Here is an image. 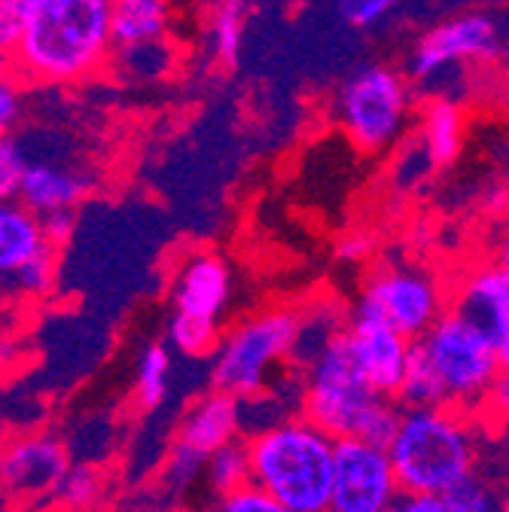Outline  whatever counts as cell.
Wrapping results in <instances>:
<instances>
[{"label":"cell","mask_w":509,"mask_h":512,"mask_svg":"<svg viewBox=\"0 0 509 512\" xmlns=\"http://www.w3.org/2000/svg\"><path fill=\"white\" fill-rule=\"evenodd\" d=\"M299 388L302 415L333 439H369L388 445L403 412L394 397L378 394L363 378L345 336L299 369Z\"/></svg>","instance_id":"277c9868"},{"label":"cell","mask_w":509,"mask_h":512,"mask_svg":"<svg viewBox=\"0 0 509 512\" xmlns=\"http://www.w3.org/2000/svg\"><path fill=\"white\" fill-rule=\"evenodd\" d=\"M89 192H92V180L80 168L31 159L28 174L19 189V202L37 217H49L61 211H77V205Z\"/></svg>","instance_id":"2e32d148"},{"label":"cell","mask_w":509,"mask_h":512,"mask_svg":"<svg viewBox=\"0 0 509 512\" xmlns=\"http://www.w3.org/2000/svg\"><path fill=\"white\" fill-rule=\"evenodd\" d=\"M232 296V272L217 253H193L174 275L171 299L174 311L193 314L205 320H217L226 311Z\"/></svg>","instance_id":"9a60e30c"},{"label":"cell","mask_w":509,"mask_h":512,"mask_svg":"<svg viewBox=\"0 0 509 512\" xmlns=\"http://www.w3.org/2000/svg\"><path fill=\"white\" fill-rule=\"evenodd\" d=\"M506 479L509 476L488 455L485 464L473 476L458 482L449 494H442V497H445V503H449V512H497Z\"/></svg>","instance_id":"ffe728a7"},{"label":"cell","mask_w":509,"mask_h":512,"mask_svg":"<svg viewBox=\"0 0 509 512\" xmlns=\"http://www.w3.org/2000/svg\"><path fill=\"white\" fill-rule=\"evenodd\" d=\"M400 0H339V10L351 28H372L397 10Z\"/></svg>","instance_id":"4dcf8cb0"},{"label":"cell","mask_w":509,"mask_h":512,"mask_svg":"<svg viewBox=\"0 0 509 512\" xmlns=\"http://www.w3.org/2000/svg\"><path fill=\"white\" fill-rule=\"evenodd\" d=\"M238 436H244L241 400L223 391L202 394L180 418L174 445L168 452V467H165L168 485L186 488L196 476H205L208 458L217 455L220 448L238 442Z\"/></svg>","instance_id":"30bf717a"},{"label":"cell","mask_w":509,"mask_h":512,"mask_svg":"<svg viewBox=\"0 0 509 512\" xmlns=\"http://www.w3.org/2000/svg\"><path fill=\"white\" fill-rule=\"evenodd\" d=\"M110 10L113 0H19L10 68L34 86L95 77L113 58Z\"/></svg>","instance_id":"6da1fadb"},{"label":"cell","mask_w":509,"mask_h":512,"mask_svg":"<svg viewBox=\"0 0 509 512\" xmlns=\"http://www.w3.org/2000/svg\"><path fill=\"white\" fill-rule=\"evenodd\" d=\"M488 427V455L509 476V406L485 418Z\"/></svg>","instance_id":"1f68e13d"},{"label":"cell","mask_w":509,"mask_h":512,"mask_svg":"<svg viewBox=\"0 0 509 512\" xmlns=\"http://www.w3.org/2000/svg\"><path fill=\"white\" fill-rule=\"evenodd\" d=\"M415 348L436 375L445 406H455L485 421L488 400L503 369L494 342L476 320H470L458 308H449L415 342Z\"/></svg>","instance_id":"8992f818"},{"label":"cell","mask_w":509,"mask_h":512,"mask_svg":"<svg viewBox=\"0 0 509 512\" xmlns=\"http://www.w3.org/2000/svg\"><path fill=\"white\" fill-rule=\"evenodd\" d=\"M22 116V80L10 68V61H0V138L10 135Z\"/></svg>","instance_id":"f546056e"},{"label":"cell","mask_w":509,"mask_h":512,"mask_svg":"<svg viewBox=\"0 0 509 512\" xmlns=\"http://www.w3.org/2000/svg\"><path fill=\"white\" fill-rule=\"evenodd\" d=\"M28 165H31V159L13 135L0 138V202L19 199V189H22V180L28 174Z\"/></svg>","instance_id":"4316f807"},{"label":"cell","mask_w":509,"mask_h":512,"mask_svg":"<svg viewBox=\"0 0 509 512\" xmlns=\"http://www.w3.org/2000/svg\"><path fill=\"white\" fill-rule=\"evenodd\" d=\"M171 375H174L171 351L159 342L144 345V351L138 354V366H135V397L141 409L153 412L168 400Z\"/></svg>","instance_id":"44dd1931"},{"label":"cell","mask_w":509,"mask_h":512,"mask_svg":"<svg viewBox=\"0 0 509 512\" xmlns=\"http://www.w3.org/2000/svg\"><path fill=\"white\" fill-rule=\"evenodd\" d=\"M497 512H509V479L503 485V497H500V509Z\"/></svg>","instance_id":"74e56055"},{"label":"cell","mask_w":509,"mask_h":512,"mask_svg":"<svg viewBox=\"0 0 509 512\" xmlns=\"http://www.w3.org/2000/svg\"><path fill=\"white\" fill-rule=\"evenodd\" d=\"M43 223V235L46 241L58 250L65 241H71L74 229H77V211H61V214H49V217H40Z\"/></svg>","instance_id":"836d02e7"},{"label":"cell","mask_w":509,"mask_h":512,"mask_svg":"<svg viewBox=\"0 0 509 512\" xmlns=\"http://www.w3.org/2000/svg\"><path fill=\"white\" fill-rule=\"evenodd\" d=\"M491 263H497L506 275H509V226L497 235L494 241V256H491Z\"/></svg>","instance_id":"e575fe53"},{"label":"cell","mask_w":509,"mask_h":512,"mask_svg":"<svg viewBox=\"0 0 509 512\" xmlns=\"http://www.w3.org/2000/svg\"><path fill=\"white\" fill-rule=\"evenodd\" d=\"M55 281H58V256H55V247H49L37 253L34 260H28L16 275H10L0 284V290L13 299L34 302V299H46L55 290Z\"/></svg>","instance_id":"603a6c76"},{"label":"cell","mask_w":509,"mask_h":512,"mask_svg":"<svg viewBox=\"0 0 509 512\" xmlns=\"http://www.w3.org/2000/svg\"><path fill=\"white\" fill-rule=\"evenodd\" d=\"M241 16H244V4H238V0H220V7L214 10L211 19V43L217 58H223L226 64H235L241 52Z\"/></svg>","instance_id":"d4e9b609"},{"label":"cell","mask_w":509,"mask_h":512,"mask_svg":"<svg viewBox=\"0 0 509 512\" xmlns=\"http://www.w3.org/2000/svg\"><path fill=\"white\" fill-rule=\"evenodd\" d=\"M500 61H503V68L509 71V31L503 37V46H500Z\"/></svg>","instance_id":"8d00e7d4"},{"label":"cell","mask_w":509,"mask_h":512,"mask_svg":"<svg viewBox=\"0 0 509 512\" xmlns=\"http://www.w3.org/2000/svg\"><path fill=\"white\" fill-rule=\"evenodd\" d=\"M500 95H503V104L509 107V71H506V77H503V89H500Z\"/></svg>","instance_id":"f35d334b"},{"label":"cell","mask_w":509,"mask_h":512,"mask_svg":"<svg viewBox=\"0 0 509 512\" xmlns=\"http://www.w3.org/2000/svg\"><path fill=\"white\" fill-rule=\"evenodd\" d=\"M452 308L464 311L488 333L500 369L509 375V275L491 260L470 266L452 290Z\"/></svg>","instance_id":"5bb4252c"},{"label":"cell","mask_w":509,"mask_h":512,"mask_svg":"<svg viewBox=\"0 0 509 512\" xmlns=\"http://www.w3.org/2000/svg\"><path fill=\"white\" fill-rule=\"evenodd\" d=\"M250 482V464H247V445L238 439L226 448H220L217 455L208 458L205 464V485L211 488L214 497H223L241 485Z\"/></svg>","instance_id":"cb8c5ba5"},{"label":"cell","mask_w":509,"mask_h":512,"mask_svg":"<svg viewBox=\"0 0 509 512\" xmlns=\"http://www.w3.org/2000/svg\"><path fill=\"white\" fill-rule=\"evenodd\" d=\"M296 333L299 311L293 308H266L238 320L211 357V391L241 403L269 394L293 366Z\"/></svg>","instance_id":"5b68a950"},{"label":"cell","mask_w":509,"mask_h":512,"mask_svg":"<svg viewBox=\"0 0 509 512\" xmlns=\"http://www.w3.org/2000/svg\"><path fill=\"white\" fill-rule=\"evenodd\" d=\"M220 324L217 320H205V317H193V314H180L174 311L168 320V345L183 354V357H214L217 345H220Z\"/></svg>","instance_id":"7402d4cb"},{"label":"cell","mask_w":509,"mask_h":512,"mask_svg":"<svg viewBox=\"0 0 509 512\" xmlns=\"http://www.w3.org/2000/svg\"><path fill=\"white\" fill-rule=\"evenodd\" d=\"M168 43H147V46H132V49H113V58H119V68L132 74L135 80H153L162 77L171 61H168ZM110 58V61H113Z\"/></svg>","instance_id":"484cf974"},{"label":"cell","mask_w":509,"mask_h":512,"mask_svg":"<svg viewBox=\"0 0 509 512\" xmlns=\"http://www.w3.org/2000/svg\"><path fill=\"white\" fill-rule=\"evenodd\" d=\"M113 49L162 43L171 31V0H113Z\"/></svg>","instance_id":"ac0fdd59"},{"label":"cell","mask_w":509,"mask_h":512,"mask_svg":"<svg viewBox=\"0 0 509 512\" xmlns=\"http://www.w3.org/2000/svg\"><path fill=\"white\" fill-rule=\"evenodd\" d=\"M418 144L424 147L433 168H445L458 159L464 144V113L455 101H439L430 98L421 116V135Z\"/></svg>","instance_id":"d6986e66"},{"label":"cell","mask_w":509,"mask_h":512,"mask_svg":"<svg viewBox=\"0 0 509 512\" xmlns=\"http://www.w3.org/2000/svg\"><path fill=\"white\" fill-rule=\"evenodd\" d=\"M0 299H4V290H0Z\"/></svg>","instance_id":"ab89813d"},{"label":"cell","mask_w":509,"mask_h":512,"mask_svg":"<svg viewBox=\"0 0 509 512\" xmlns=\"http://www.w3.org/2000/svg\"><path fill=\"white\" fill-rule=\"evenodd\" d=\"M388 452L406 494H449L488 458V427L455 406L403 409Z\"/></svg>","instance_id":"7a4b0ae2"},{"label":"cell","mask_w":509,"mask_h":512,"mask_svg":"<svg viewBox=\"0 0 509 512\" xmlns=\"http://www.w3.org/2000/svg\"><path fill=\"white\" fill-rule=\"evenodd\" d=\"M500 28L488 13H461L433 25L409 55V77L424 89H436L442 77L464 71L467 64L500 58Z\"/></svg>","instance_id":"9c48e42d"},{"label":"cell","mask_w":509,"mask_h":512,"mask_svg":"<svg viewBox=\"0 0 509 512\" xmlns=\"http://www.w3.org/2000/svg\"><path fill=\"white\" fill-rule=\"evenodd\" d=\"M452 308V293L427 269L415 263H388L369 272L354 311L369 314L418 342L436 320Z\"/></svg>","instance_id":"ba28073f"},{"label":"cell","mask_w":509,"mask_h":512,"mask_svg":"<svg viewBox=\"0 0 509 512\" xmlns=\"http://www.w3.org/2000/svg\"><path fill=\"white\" fill-rule=\"evenodd\" d=\"M247 464L250 482L278 497L293 512H330L336 439L293 415L260 433H250Z\"/></svg>","instance_id":"3957f363"},{"label":"cell","mask_w":509,"mask_h":512,"mask_svg":"<svg viewBox=\"0 0 509 512\" xmlns=\"http://www.w3.org/2000/svg\"><path fill=\"white\" fill-rule=\"evenodd\" d=\"M101 494V476L95 473L92 464H74L58 488L61 503H68L71 509H86L98 500Z\"/></svg>","instance_id":"f1b7e54d"},{"label":"cell","mask_w":509,"mask_h":512,"mask_svg":"<svg viewBox=\"0 0 509 512\" xmlns=\"http://www.w3.org/2000/svg\"><path fill=\"white\" fill-rule=\"evenodd\" d=\"M412 92L388 64H363L336 92V122L363 153L394 147L409 122Z\"/></svg>","instance_id":"52a82bcc"},{"label":"cell","mask_w":509,"mask_h":512,"mask_svg":"<svg viewBox=\"0 0 509 512\" xmlns=\"http://www.w3.org/2000/svg\"><path fill=\"white\" fill-rule=\"evenodd\" d=\"M71 467L68 445L61 439L49 433L22 436L0 452V488L16 497L58 494Z\"/></svg>","instance_id":"4fadbf2b"},{"label":"cell","mask_w":509,"mask_h":512,"mask_svg":"<svg viewBox=\"0 0 509 512\" xmlns=\"http://www.w3.org/2000/svg\"><path fill=\"white\" fill-rule=\"evenodd\" d=\"M49 247L52 244L46 241L37 214H31L19 199L0 202V284Z\"/></svg>","instance_id":"e0dca14e"},{"label":"cell","mask_w":509,"mask_h":512,"mask_svg":"<svg viewBox=\"0 0 509 512\" xmlns=\"http://www.w3.org/2000/svg\"><path fill=\"white\" fill-rule=\"evenodd\" d=\"M211 512H293L290 506H284L278 497H272L269 491H263L260 485H241L223 497L214 500Z\"/></svg>","instance_id":"83f0119b"},{"label":"cell","mask_w":509,"mask_h":512,"mask_svg":"<svg viewBox=\"0 0 509 512\" xmlns=\"http://www.w3.org/2000/svg\"><path fill=\"white\" fill-rule=\"evenodd\" d=\"M19 34V0H0V61H10Z\"/></svg>","instance_id":"d6a6232c"},{"label":"cell","mask_w":509,"mask_h":512,"mask_svg":"<svg viewBox=\"0 0 509 512\" xmlns=\"http://www.w3.org/2000/svg\"><path fill=\"white\" fill-rule=\"evenodd\" d=\"M381 512H415V509H412L409 497H406V494H400V497H397V503H391L388 509H381Z\"/></svg>","instance_id":"d590c367"},{"label":"cell","mask_w":509,"mask_h":512,"mask_svg":"<svg viewBox=\"0 0 509 512\" xmlns=\"http://www.w3.org/2000/svg\"><path fill=\"white\" fill-rule=\"evenodd\" d=\"M403 494L388 445L336 439L330 512H381Z\"/></svg>","instance_id":"8fae6325"},{"label":"cell","mask_w":509,"mask_h":512,"mask_svg":"<svg viewBox=\"0 0 509 512\" xmlns=\"http://www.w3.org/2000/svg\"><path fill=\"white\" fill-rule=\"evenodd\" d=\"M345 345L372 388L378 394L397 400L400 384H403L409 360H412V351H415V342L406 339L391 324H385V320L351 311Z\"/></svg>","instance_id":"7c38bea8"}]
</instances>
